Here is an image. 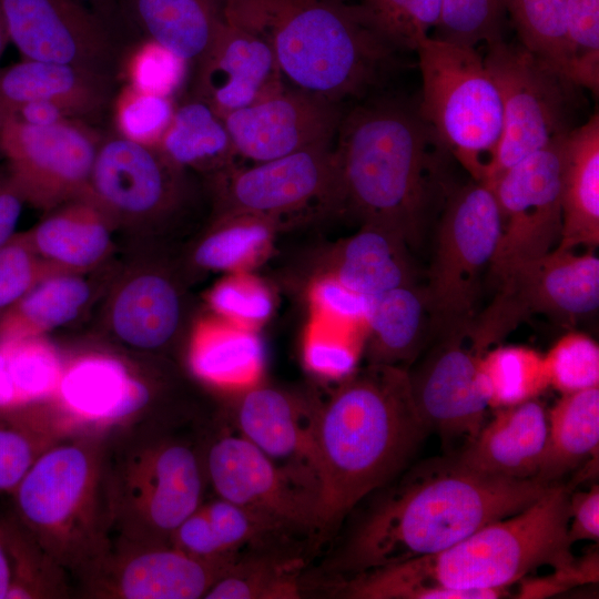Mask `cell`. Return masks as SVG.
<instances>
[{"mask_svg": "<svg viewBox=\"0 0 599 599\" xmlns=\"http://www.w3.org/2000/svg\"><path fill=\"white\" fill-rule=\"evenodd\" d=\"M552 485L475 473L451 456L428 461L369 509L328 570L347 577L439 552L519 512Z\"/></svg>", "mask_w": 599, "mask_h": 599, "instance_id": "6da1fadb", "label": "cell"}, {"mask_svg": "<svg viewBox=\"0 0 599 599\" xmlns=\"http://www.w3.org/2000/svg\"><path fill=\"white\" fill-rule=\"evenodd\" d=\"M569 489L554 484L519 512L489 522L428 556L342 578L351 599H495L540 566L575 558L568 541Z\"/></svg>", "mask_w": 599, "mask_h": 599, "instance_id": "7a4b0ae2", "label": "cell"}, {"mask_svg": "<svg viewBox=\"0 0 599 599\" xmlns=\"http://www.w3.org/2000/svg\"><path fill=\"white\" fill-rule=\"evenodd\" d=\"M428 432L404 368L367 364L319 399L316 440L323 470V532L396 477Z\"/></svg>", "mask_w": 599, "mask_h": 599, "instance_id": "3957f363", "label": "cell"}, {"mask_svg": "<svg viewBox=\"0 0 599 599\" xmlns=\"http://www.w3.org/2000/svg\"><path fill=\"white\" fill-rule=\"evenodd\" d=\"M206 429L190 403L104 430L111 541L170 544L204 500Z\"/></svg>", "mask_w": 599, "mask_h": 599, "instance_id": "277c9868", "label": "cell"}, {"mask_svg": "<svg viewBox=\"0 0 599 599\" xmlns=\"http://www.w3.org/2000/svg\"><path fill=\"white\" fill-rule=\"evenodd\" d=\"M336 138L343 213L416 246L446 151L434 131L418 111L374 101L344 112Z\"/></svg>", "mask_w": 599, "mask_h": 599, "instance_id": "5b68a950", "label": "cell"}, {"mask_svg": "<svg viewBox=\"0 0 599 599\" xmlns=\"http://www.w3.org/2000/svg\"><path fill=\"white\" fill-rule=\"evenodd\" d=\"M264 38L292 87L343 103L378 84L397 51L346 0H217Z\"/></svg>", "mask_w": 599, "mask_h": 599, "instance_id": "8992f818", "label": "cell"}, {"mask_svg": "<svg viewBox=\"0 0 599 599\" xmlns=\"http://www.w3.org/2000/svg\"><path fill=\"white\" fill-rule=\"evenodd\" d=\"M9 495L12 514L74 588L111 544L105 432L60 439Z\"/></svg>", "mask_w": 599, "mask_h": 599, "instance_id": "52a82bcc", "label": "cell"}, {"mask_svg": "<svg viewBox=\"0 0 599 599\" xmlns=\"http://www.w3.org/2000/svg\"><path fill=\"white\" fill-rule=\"evenodd\" d=\"M190 172L156 145L119 133L100 142L89 193L108 214L126 250H181L210 221L199 214Z\"/></svg>", "mask_w": 599, "mask_h": 599, "instance_id": "ba28073f", "label": "cell"}, {"mask_svg": "<svg viewBox=\"0 0 599 599\" xmlns=\"http://www.w3.org/2000/svg\"><path fill=\"white\" fill-rule=\"evenodd\" d=\"M177 250H126L101 297L99 331L135 357L181 363L196 323V306Z\"/></svg>", "mask_w": 599, "mask_h": 599, "instance_id": "9c48e42d", "label": "cell"}, {"mask_svg": "<svg viewBox=\"0 0 599 599\" xmlns=\"http://www.w3.org/2000/svg\"><path fill=\"white\" fill-rule=\"evenodd\" d=\"M423 79L419 114L475 181L493 172L502 131L498 90L475 47L428 35L416 49Z\"/></svg>", "mask_w": 599, "mask_h": 599, "instance_id": "30bf717a", "label": "cell"}, {"mask_svg": "<svg viewBox=\"0 0 599 599\" xmlns=\"http://www.w3.org/2000/svg\"><path fill=\"white\" fill-rule=\"evenodd\" d=\"M184 373L169 358L93 351L64 361L49 403L75 430H106L186 403Z\"/></svg>", "mask_w": 599, "mask_h": 599, "instance_id": "8fae6325", "label": "cell"}, {"mask_svg": "<svg viewBox=\"0 0 599 599\" xmlns=\"http://www.w3.org/2000/svg\"><path fill=\"white\" fill-rule=\"evenodd\" d=\"M500 232L499 210L488 185L474 180L448 193L422 288L439 335L467 332L475 317L479 277L490 267Z\"/></svg>", "mask_w": 599, "mask_h": 599, "instance_id": "7c38bea8", "label": "cell"}, {"mask_svg": "<svg viewBox=\"0 0 599 599\" xmlns=\"http://www.w3.org/2000/svg\"><path fill=\"white\" fill-rule=\"evenodd\" d=\"M490 273L497 282L496 294L466 332L481 352L532 315L571 322L599 305V258L592 253L577 254L557 246L542 256L511 262Z\"/></svg>", "mask_w": 599, "mask_h": 599, "instance_id": "4fadbf2b", "label": "cell"}, {"mask_svg": "<svg viewBox=\"0 0 599 599\" xmlns=\"http://www.w3.org/2000/svg\"><path fill=\"white\" fill-rule=\"evenodd\" d=\"M207 184L212 216L258 215L277 220L286 229L343 213L341 173L332 144L248 166L238 165Z\"/></svg>", "mask_w": 599, "mask_h": 599, "instance_id": "5bb4252c", "label": "cell"}, {"mask_svg": "<svg viewBox=\"0 0 599 599\" xmlns=\"http://www.w3.org/2000/svg\"><path fill=\"white\" fill-rule=\"evenodd\" d=\"M484 58L501 102L502 131L489 183L571 129L576 88L521 43L490 42Z\"/></svg>", "mask_w": 599, "mask_h": 599, "instance_id": "9a60e30c", "label": "cell"}, {"mask_svg": "<svg viewBox=\"0 0 599 599\" xmlns=\"http://www.w3.org/2000/svg\"><path fill=\"white\" fill-rule=\"evenodd\" d=\"M102 138L82 120L49 126L0 121L2 160L26 203L42 213L89 193Z\"/></svg>", "mask_w": 599, "mask_h": 599, "instance_id": "2e32d148", "label": "cell"}, {"mask_svg": "<svg viewBox=\"0 0 599 599\" xmlns=\"http://www.w3.org/2000/svg\"><path fill=\"white\" fill-rule=\"evenodd\" d=\"M204 463L216 497L263 516L290 536L323 532L318 497L237 432H213L207 425Z\"/></svg>", "mask_w": 599, "mask_h": 599, "instance_id": "e0dca14e", "label": "cell"}, {"mask_svg": "<svg viewBox=\"0 0 599 599\" xmlns=\"http://www.w3.org/2000/svg\"><path fill=\"white\" fill-rule=\"evenodd\" d=\"M240 554L202 558L170 544L111 541L74 585V593L91 599L204 598Z\"/></svg>", "mask_w": 599, "mask_h": 599, "instance_id": "ac0fdd59", "label": "cell"}, {"mask_svg": "<svg viewBox=\"0 0 599 599\" xmlns=\"http://www.w3.org/2000/svg\"><path fill=\"white\" fill-rule=\"evenodd\" d=\"M566 135L530 153L486 184L493 191L501 223L490 270L542 256L558 246Z\"/></svg>", "mask_w": 599, "mask_h": 599, "instance_id": "d6986e66", "label": "cell"}, {"mask_svg": "<svg viewBox=\"0 0 599 599\" xmlns=\"http://www.w3.org/2000/svg\"><path fill=\"white\" fill-rule=\"evenodd\" d=\"M318 405L314 392L254 384L232 397L229 417L240 435L317 496L322 505Z\"/></svg>", "mask_w": 599, "mask_h": 599, "instance_id": "ffe728a7", "label": "cell"}, {"mask_svg": "<svg viewBox=\"0 0 599 599\" xmlns=\"http://www.w3.org/2000/svg\"><path fill=\"white\" fill-rule=\"evenodd\" d=\"M22 59L71 64L115 77L120 45L109 22L78 0H0Z\"/></svg>", "mask_w": 599, "mask_h": 599, "instance_id": "44dd1931", "label": "cell"}, {"mask_svg": "<svg viewBox=\"0 0 599 599\" xmlns=\"http://www.w3.org/2000/svg\"><path fill=\"white\" fill-rule=\"evenodd\" d=\"M484 353L471 344L466 333L440 334L426 356L412 370L407 369L413 399L423 422L446 445L463 441L465 447L485 424L489 407L479 383Z\"/></svg>", "mask_w": 599, "mask_h": 599, "instance_id": "7402d4cb", "label": "cell"}, {"mask_svg": "<svg viewBox=\"0 0 599 599\" xmlns=\"http://www.w3.org/2000/svg\"><path fill=\"white\" fill-rule=\"evenodd\" d=\"M343 114L339 102L284 87L223 118L240 159L257 163L332 144Z\"/></svg>", "mask_w": 599, "mask_h": 599, "instance_id": "603a6c76", "label": "cell"}, {"mask_svg": "<svg viewBox=\"0 0 599 599\" xmlns=\"http://www.w3.org/2000/svg\"><path fill=\"white\" fill-rule=\"evenodd\" d=\"M195 65L192 95L205 101L222 116L285 87L267 41L222 14L212 43Z\"/></svg>", "mask_w": 599, "mask_h": 599, "instance_id": "cb8c5ba5", "label": "cell"}, {"mask_svg": "<svg viewBox=\"0 0 599 599\" xmlns=\"http://www.w3.org/2000/svg\"><path fill=\"white\" fill-rule=\"evenodd\" d=\"M547 429V409L538 398L498 408L475 438L451 457L475 473L534 479L546 445Z\"/></svg>", "mask_w": 599, "mask_h": 599, "instance_id": "d4e9b609", "label": "cell"}, {"mask_svg": "<svg viewBox=\"0 0 599 599\" xmlns=\"http://www.w3.org/2000/svg\"><path fill=\"white\" fill-rule=\"evenodd\" d=\"M26 233L44 261L65 272L102 268L120 251L113 223L90 193L43 213Z\"/></svg>", "mask_w": 599, "mask_h": 599, "instance_id": "484cf974", "label": "cell"}, {"mask_svg": "<svg viewBox=\"0 0 599 599\" xmlns=\"http://www.w3.org/2000/svg\"><path fill=\"white\" fill-rule=\"evenodd\" d=\"M409 248L397 233L378 225L362 224L353 235L317 254L312 277H333L366 297L415 285Z\"/></svg>", "mask_w": 599, "mask_h": 599, "instance_id": "4316f807", "label": "cell"}, {"mask_svg": "<svg viewBox=\"0 0 599 599\" xmlns=\"http://www.w3.org/2000/svg\"><path fill=\"white\" fill-rule=\"evenodd\" d=\"M115 77L71 64L22 59L0 68V111L32 101L72 109L90 123L111 108Z\"/></svg>", "mask_w": 599, "mask_h": 599, "instance_id": "83f0119b", "label": "cell"}, {"mask_svg": "<svg viewBox=\"0 0 599 599\" xmlns=\"http://www.w3.org/2000/svg\"><path fill=\"white\" fill-rule=\"evenodd\" d=\"M118 263L92 272H57L42 280L0 318V345L45 337L84 316L101 300Z\"/></svg>", "mask_w": 599, "mask_h": 599, "instance_id": "f1b7e54d", "label": "cell"}, {"mask_svg": "<svg viewBox=\"0 0 599 599\" xmlns=\"http://www.w3.org/2000/svg\"><path fill=\"white\" fill-rule=\"evenodd\" d=\"M562 227L558 247L599 244V116L571 129L565 139L561 172Z\"/></svg>", "mask_w": 599, "mask_h": 599, "instance_id": "f546056e", "label": "cell"}, {"mask_svg": "<svg viewBox=\"0 0 599 599\" xmlns=\"http://www.w3.org/2000/svg\"><path fill=\"white\" fill-rule=\"evenodd\" d=\"M283 229V223L265 216L215 215L182 246L179 260L194 285L209 274L231 271L255 260Z\"/></svg>", "mask_w": 599, "mask_h": 599, "instance_id": "4dcf8cb0", "label": "cell"}, {"mask_svg": "<svg viewBox=\"0 0 599 599\" xmlns=\"http://www.w3.org/2000/svg\"><path fill=\"white\" fill-rule=\"evenodd\" d=\"M288 536L263 516L216 497L202 501L174 530L170 545L197 557L214 558L243 548L273 546Z\"/></svg>", "mask_w": 599, "mask_h": 599, "instance_id": "1f68e13d", "label": "cell"}, {"mask_svg": "<svg viewBox=\"0 0 599 599\" xmlns=\"http://www.w3.org/2000/svg\"><path fill=\"white\" fill-rule=\"evenodd\" d=\"M156 146L172 162L205 181L238 166L240 156L224 118L194 95L175 106Z\"/></svg>", "mask_w": 599, "mask_h": 599, "instance_id": "d6a6232c", "label": "cell"}, {"mask_svg": "<svg viewBox=\"0 0 599 599\" xmlns=\"http://www.w3.org/2000/svg\"><path fill=\"white\" fill-rule=\"evenodd\" d=\"M126 19L144 35L187 63H196L221 23L217 0H119Z\"/></svg>", "mask_w": 599, "mask_h": 599, "instance_id": "836d02e7", "label": "cell"}, {"mask_svg": "<svg viewBox=\"0 0 599 599\" xmlns=\"http://www.w3.org/2000/svg\"><path fill=\"white\" fill-rule=\"evenodd\" d=\"M426 315L423 291L417 284L368 297L365 317L367 364L407 370L422 351Z\"/></svg>", "mask_w": 599, "mask_h": 599, "instance_id": "e575fe53", "label": "cell"}, {"mask_svg": "<svg viewBox=\"0 0 599 599\" xmlns=\"http://www.w3.org/2000/svg\"><path fill=\"white\" fill-rule=\"evenodd\" d=\"M546 445L534 479L552 485L599 447V386L561 394L547 410Z\"/></svg>", "mask_w": 599, "mask_h": 599, "instance_id": "d590c367", "label": "cell"}, {"mask_svg": "<svg viewBox=\"0 0 599 599\" xmlns=\"http://www.w3.org/2000/svg\"><path fill=\"white\" fill-rule=\"evenodd\" d=\"M75 432L48 404L0 415V493L11 494L48 448Z\"/></svg>", "mask_w": 599, "mask_h": 599, "instance_id": "8d00e7d4", "label": "cell"}, {"mask_svg": "<svg viewBox=\"0 0 599 599\" xmlns=\"http://www.w3.org/2000/svg\"><path fill=\"white\" fill-rule=\"evenodd\" d=\"M301 558L275 545L237 557L204 599H297L302 597Z\"/></svg>", "mask_w": 599, "mask_h": 599, "instance_id": "74e56055", "label": "cell"}, {"mask_svg": "<svg viewBox=\"0 0 599 599\" xmlns=\"http://www.w3.org/2000/svg\"><path fill=\"white\" fill-rule=\"evenodd\" d=\"M263 348L248 331L196 325L185 357L194 377L211 385L235 384L252 376L261 364Z\"/></svg>", "mask_w": 599, "mask_h": 599, "instance_id": "f35d334b", "label": "cell"}, {"mask_svg": "<svg viewBox=\"0 0 599 599\" xmlns=\"http://www.w3.org/2000/svg\"><path fill=\"white\" fill-rule=\"evenodd\" d=\"M479 383L489 408L538 398L548 387L544 354L521 346H494L479 363Z\"/></svg>", "mask_w": 599, "mask_h": 599, "instance_id": "ab89813d", "label": "cell"}, {"mask_svg": "<svg viewBox=\"0 0 599 599\" xmlns=\"http://www.w3.org/2000/svg\"><path fill=\"white\" fill-rule=\"evenodd\" d=\"M0 536L12 570L7 599L65 598L73 592L68 575L44 552L12 511L0 516Z\"/></svg>", "mask_w": 599, "mask_h": 599, "instance_id": "60d3db41", "label": "cell"}, {"mask_svg": "<svg viewBox=\"0 0 599 599\" xmlns=\"http://www.w3.org/2000/svg\"><path fill=\"white\" fill-rule=\"evenodd\" d=\"M505 6L519 43L568 80L565 0H505Z\"/></svg>", "mask_w": 599, "mask_h": 599, "instance_id": "b9f144b4", "label": "cell"}, {"mask_svg": "<svg viewBox=\"0 0 599 599\" xmlns=\"http://www.w3.org/2000/svg\"><path fill=\"white\" fill-rule=\"evenodd\" d=\"M441 0H361L368 23L396 50L416 51L436 29Z\"/></svg>", "mask_w": 599, "mask_h": 599, "instance_id": "7bdbcfd3", "label": "cell"}, {"mask_svg": "<svg viewBox=\"0 0 599 599\" xmlns=\"http://www.w3.org/2000/svg\"><path fill=\"white\" fill-rule=\"evenodd\" d=\"M568 81L598 94L599 0H565Z\"/></svg>", "mask_w": 599, "mask_h": 599, "instance_id": "ee69618b", "label": "cell"}, {"mask_svg": "<svg viewBox=\"0 0 599 599\" xmlns=\"http://www.w3.org/2000/svg\"><path fill=\"white\" fill-rule=\"evenodd\" d=\"M175 104L171 97L140 90L126 83L112 101L116 133L134 142L158 145Z\"/></svg>", "mask_w": 599, "mask_h": 599, "instance_id": "f6af8a7d", "label": "cell"}, {"mask_svg": "<svg viewBox=\"0 0 599 599\" xmlns=\"http://www.w3.org/2000/svg\"><path fill=\"white\" fill-rule=\"evenodd\" d=\"M505 0H441L438 39L475 47L502 39Z\"/></svg>", "mask_w": 599, "mask_h": 599, "instance_id": "bcb514c9", "label": "cell"}, {"mask_svg": "<svg viewBox=\"0 0 599 599\" xmlns=\"http://www.w3.org/2000/svg\"><path fill=\"white\" fill-rule=\"evenodd\" d=\"M549 387L569 394L599 386V346L580 332L561 336L544 354Z\"/></svg>", "mask_w": 599, "mask_h": 599, "instance_id": "7dc6e473", "label": "cell"}, {"mask_svg": "<svg viewBox=\"0 0 599 599\" xmlns=\"http://www.w3.org/2000/svg\"><path fill=\"white\" fill-rule=\"evenodd\" d=\"M62 272L44 261L26 231L0 246V318L49 275Z\"/></svg>", "mask_w": 599, "mask_h": 599, "instance_id": "c3c4849f", "label": "cell"}, {"mask_svg": "<svg viewBox=\"0 0 599 599\" xmlns=\"http://www.w3.org/2000/svg\"><path fill=\"white\" fill-rule=\"evenodd\" d=\"M121 63L124 64L126 83L171 98L182 84L189 64L170 50L146 39L136 44Z\"/></svg>", "mask_w": 599, "mask_h": 599, "instance_id": "681fc988", "label": "cell"}, {"mask_svg": "<svg viewBox=\"0 0 599 599\" xmlns=\"http://www.w3.org/2000/svg\"><path fill=\"white\" fill-rule=\"evenodd\" d=\"M207 302L216 314L247 323L264 322L274 308L268 288L247 276H233L219 282L210 291Z\"/></svg>", "mask_w": 599, "mask_h": 599, "instance_id": "f907efd6", "label": "cell"}, {"mask_svg": "<svg viewBox=\"0 0 599 599\" xmlns=\"http://www.w3.org/2000/svg\"><path fill=\"white\" fill-rule=\"evenodd\" d=\"M598 550L588 552L580 559L554 569L549 576L541 578H522L518 598H546L564 592L572 587L598 581Z\"/></svg>", "mask_w": 599, "mask_h": 599, "instance_id": "816d5d0a", "label": "cell"}, {"mask_svg": "<svg viewBox=\"0 0 599 599\" xmlns=\"http://www.w3.org/2000/svg\"><path fill=\"white\" fill-rule=\"evenodd\" d=\"M312 298L319 308L351 321H365L368 297L358 294L333 277H317L312 284Z\"/></svg>", "mask_w": 599, "mask_h": 599, "instance_id": "f5cc1de1", "label": "cell"}, {"mask_svg": "<svg viewBox=\"0 0 599 599\" xmlns=\"http://www.w3.org/2000/svg\"><path fill=\"white\" fill-rule=\"evenodd\" d=\"M307 366L319 375L343 379L356 369V353L347 344L315 338L305 347Z\"/></svg>", "mask_w": 599, "mask_h": 599, "instance_id": "db71d44e", "label": "cell"}, {"mask_svg": "<svg viewBox=\"0 0 599 599\" xmlns=\"http://www.w3.org/2000/svg\"><path fill=\"white\" fill-rule=\"evenodd\" d=\"M570 519L568 541H598L599 538V487L593 485L587 491H578L569 497Z\"/></svg>", "mask_w": 599, "mask_h": 599, "instance_id": "11a10c76", "label": "cell"}, {"mask_svg": "<svg viewBox=\"0 0 599 599\" xmlns=\"http://www.w3.org/2000/svg\"><path fill=\"white\" fill-rule=\"evenodd\" d=\"M26 200L7 164L0 161V246L16 233Z\"/></svg>", "mask_w": 599, "mask_h": 599, "instance_id": "9f6ffc18", "label": "cell"}, {"mask_svg": "<svg viewBox=\"0 0 599 599\" xmlns=\"http://www.w3.org/2000/svg\"><path fill=\"white\" fill-rule=\"evenodd\" d=\"M12 582L10 558L0 536V599H7Z\"/></svg>", "mask_w": 599, "mask_h": 599, "instance_id": "6f0895ef", "label": "cell"}, {"mask_svg": "<svg viewBox=\"0 0 599 599\" xmlns=\"http://www.w3.org/2000/svg\"><path fill=\"white\" fill-rule=\"evenodd\" d=\"M9 41H10L9 35H8V32H7V29H6L1 12H0V59Z\"/></svg>", "mask_w": 599, "mask_h": 599, "instance_id": "680465c9", "label": "cell"}, {"mask_svg": "<svg viewBox=\"0 0 599 599\" xmlns=\"http://www.w3.org/2000/svg\"><path fill=\"white\" fill-rule=\"evenodd\" d=\"M2 160V154H1V151H0V161Z\"/></svg>", "mask_w": 599, "mask_h": 599, "instance_id": "91938a15", "label": "cell"}]
</instances>
